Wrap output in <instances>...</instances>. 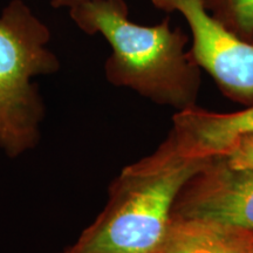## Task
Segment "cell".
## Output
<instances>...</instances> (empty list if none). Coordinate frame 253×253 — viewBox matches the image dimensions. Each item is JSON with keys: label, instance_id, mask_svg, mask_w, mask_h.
Wrapping results in <instances>:
<instances>
[{"label": "cell", "instance_id": "8", "mask_svg": "<svg viewBox=\"0 0 253 253\" xmlns=\"http://www.w3.org/2000/svg\"><path fill=\"white\" fill-rule=\"evenodd\" d=\"M205 6L227 28L243 39L253 37V0H204Z\"/></svg>", "mask_w": 253, "mask_h": 253}, {"label": "cell", "instance_id": "4", "mask_svg": "<svg viewBox=\"0 0 253 253\" xmlns=\"http://www.w3.org/2000/svg\"><path fill=\"white\" fill-rule=\"evenodd\" d=\"M155 7L179 12L192 33L191 55L221 89L235 99L253 100V42L237 36L205 6L204 0H150Z\"/></svg>", "mask_w": 253, "mask_h": 253}, {"label": "cell", "instance_id": "3", "mask_svg": "<svg viewBox=\"0 0 253 253\" xmlns=\"http://www.w3.org/2000/svg\"><path fill=\"white\" fill-rule=\"evenodd\" d=\"M50 38L48 26L24 0H11L0 13V149L11 158L40 141L46 112L33 80L60 69Z\"/></svg>", "mask_w": 253, "mask_h": 253}, {"label": "cell", "instance_id": "7", "mask_svg": "<svg viewBox=\"0 0 253 253\" xmlns=\"http://www.w3.org/2000/svg\"><path fill=\"white\" fill-rule=\"evenodd\" d=\"M155 253H253V231L213 220L171 216Z\"/></svg>", "mask_w": 253, "mask_h": 253}, {"label": "cell", "instance_id": "9", "mask_svg": "<svg viewBox=\"0 0 253 253\" xmlns=\"http://www.w3.org/2000/svg\"><path fill=\"white\" fill-rule=\"evenodd\" d=\"M220 160L232 168L253 170V136L240 138Z\"/></svg>", "mask_w": 253, "mask_h": 253}, {"label": "cell", "instance_id": "2", "mask_svg": "<svg viewBox=\"0 0 253 253\" xmlns=\"http://www.w3.org/2000/svg\"><path fill=\"white\" fill-rule=\"evenodd\" d=\"M211 161L184 156L169 138L122 170L102 212L61 253H155L177 197Z\"/></svg>", "mask_w": 253, "mask_h": 253}, {"label": "cell", "instance_id": "11", "mask_svg": "<svg viewBox=\"0 0 253 253\" xmlns=\"http://www.w3.org/2000/svg\"><path fill=\"white\" fill-rule=\"evenodd\" d=\"M251 42H253V37H252V39H251Z\"/></svg>", "mask_w": 253, "mask_h": 253}, {"label": "cell", "instance_id": "5", "mask_svg": "<svg viewBox=\"0 0 253 253\" xmlns=\"http://www.w3.org/2000/svg\"><path fill=\"white\" fill-rule=\"evenodd\" d=\"M175 217L213 220L253 231V170L212 160L184 186Z\"/></svg>", "mask_w": 253, "mask_h": 253}, {"label": "cell", "instance_id": "10", "mask_svg": "<svg viewBox=\"0 0 253 253\" xmlns=\"http://www.w3.org/2000/svg\"><path fill=\"white\" fill-rule=\"evenodd\" d=\"M88 0H50L53 8H68L71 9L75 6L86 2Z\"/></svg>", "mask_w": 253, "mask_h": 253}, {"label": "cell", "instance_id": "1", "mask_svg": "<svg viewBox=\"0 0 253 253\" xmlns=\"http://www.w3.org/2000/svg\"><path fill=\"white\" fill-rule=\"evenodd\" d=\"M69 15L84 33L108 41L112 54L104 69L110 84L158 103L192 106L197 63L184 52L185 34L172 30L170 18L155 26L135 24L125 0H88L69 9Z\"/></svg>", "mask_w": 253, "mask_h": 253}, {"label": "cell", "instance_id": "6", "mask_svg": "<svg viewBox=\"0 0 253 253\" xmlns=\"http://www.w3.org/2000/svg\"><path fill=\"white\" fill-rule=\"evenodd\" d=\"M170 140L184 156L221 158L243 137L253 136V106L230 114L211 113L189 106L173 119Z\"/></svg>", "mask_w": 253, "mask_h": 253}]
</instances>
